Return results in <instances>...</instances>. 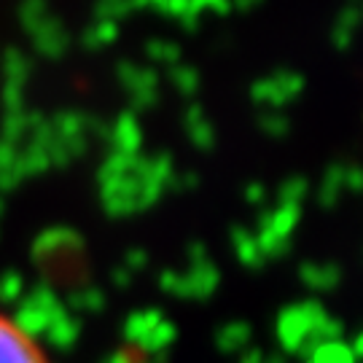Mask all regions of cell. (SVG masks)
Segmentation results:
<instances>
[{
    "label": "cell",
    "instance_id": "6da1fadb",
    "mask_svg": "<svg viewBox=\"0 0 363 363\" xmlns=\"http://www.w3.org/2000/svg\"><path fill=\"white\" fill-rule=\"evenodd\" d=\"M0 363H52L46 350L6 312H0Z\"/></svg>",
    "mask_w": 363,
    "mask_h": 363
}]
</instances>
